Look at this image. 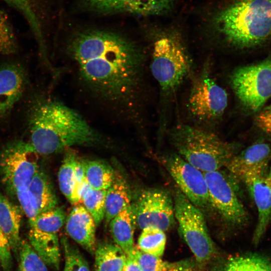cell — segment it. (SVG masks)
<instances>
[{"mask_svg":"<svg viewBox=\"0 0 271 271\" xmlns=\"http://www.w3.org/2000/svg\"><path fill=\"white\" fill-rule=\"evenodd\" d=\"M68 54L77 78L88 94L128 115L142 83L144 59L138 46L120 34L90 30L73 38Z\"/></svg>","mask_w":271,"mask_h":271,"instance_id":"obj_1","label":"cell"},{"mask_svg":"<svg viewBox=\"0 0 271 271\" xmlns=\"http://www.w3.org/2000/svg\"><path fill=\"white\" fill-rule=\"evenodd\" d=\"M28 124V142L38 155L53 154L74 146H93L103 139L80 113L52 98L36 102Z\"/></svg>","mask_w":271,"mask_h":271,"instance_id":"obj_2","label":"cell"},{"mask_svg":"<svg viewBox=\"0 0 271 271\" xmlns=\"http://www.w3.org/2000/svg\"><path fill=\"white\" fill-rule=\"evenodd\" d=\"M215 21L219 32L232 44L257 46L271 35V1L237 0L219 12Z\"/></svg>","mask_w":271,"mask_h":271,"instance_id":"obj_3","label":"cell"},{"mask_svg":"<svg viewBox=\"0 0 271 271\" xmlns=\"http://www.w3.org/2000/svg\"><path fill=\"white\" fill-rule=\"evenodd\" d=\"M169 138L177 154L203 172L226 167L236 154L235 145L212 132L189 125L174 127Z\"/></svg>","mask_w":271,"mask_h":271,"instance_id":"obj_4","label":"cell"},{"mask_svg":"<svg viewBox=\"0 0 271 271\" xmlns=\"http://www.w3.org/2000/svg\"><path fill=\"white\" fill-rule=\"evenodd\" d=\"M191 62L181 41L166 36L154 43L151 70L165 92L174 90L189 73Z\"/></svg>","mask_w":271,"mask_h":271,"instance_id":"obj_5","label":"cell"},{"mask_svg":"<svg viewBox=\"0 0 271 271\" xmlns=\"http://www.w3.org/2000/svg\"><path fill=\"white\" fill-rule=\"evenodd\" d=\"M173 200L175 219L182 236L197 261L205 263L216 250L203 213L180 190H176Z\"/></svg>","mask_w":271,"mask_h":271,"instance_id":"obj_6","label":"cell"},{"mask_svg":"<svg viewBox=\"0 0 271 271\" xmlns=\"http://www.w3.org/2000/svg\"><path fill=\"white\" fill-rule=\"evenodd\" d=\"M38 154L28 142L18 140L7 145L0 155L2 180L13 194L27 190L40 170Z\"/></svg>","mask_w":271,"mask_h":271,"instance_id":"obj_7","label":"cell"},{"mask_svg":"<svg viewBox=\"0 0 271 271\" xmlns=\"http://www.w3.org/2000/svg\"><path fill=\"white\" fill-rule=\"evenodd\" d=\"M66 219L63 208L57 206L39 213L29 223V243L47 265L56 270L59 269L61 258L58 234Z\"/></svg>","mask_w":271,"mask_h":271,"instance_id":"obj_8","label":"cell"},{"mask_svg":"<svg viewBox=\"0 0 271 271\" xmlns=\"http://www.w3.org/2000/svg\"><path fill=\"white\" fill-rule=\"evenodd\" d=\"M231 83L242 104L251 111H258L271 97V59L237 69Z\"/></svg>","mask_w":271,"mask_h":271,"instance_id":"obj_9","label":"cell"},{"mask_svg":"<svg viewBox=\"0 0 271 271\" xmlns=\"http://www.w3.org/2000/svg\"><path fill=\"white\" fill-rule=\"evenodd\" d=\"M203 174L210 205L227 223L232 225L244 223L247 219V214L237 196L233 176L231 177L230 173L229 175L221 169Z\"/></svg>","mask_w":271,"mask_h":271,"instance_id":"obj_10","label":"cell"},{"mask_svg":"<svg viewBox=\"0 0 271 271\" xmlns=\"http://www.w3.org/2000/svg\"><path fill=\"white\" fill-rule=\"evenodd\" d=\"M132 206L136 225L141 229L154 227L165 231L175 225L174 200L164 190H144Z\"/></svg>","mask_w":271,"mask_h":271,"instance_id":"obj_11","label":"cell"},{"mask_svg":"<svg viewBox=\"0 0 271 271\" xmlns=\"http://www.w3.org/2000/svg\"><path fill=\"white\" fill-rule=\"evenodd\" d=\"M227 103L226 90L204 71L193 85L188 106L195 118L200 121H209L223 115Z\"/></svg>","mask_w":271,"mask_h":271,"instance_id":"obj_12","label":"cell"},{"mask_svg":"<svg viewBox=\"0 0 271 271\" xmlns=\"http://www.w3.org/2000/svg\"><path fill=\"white\" fill-rule=\"evenodd\" d=\"M161 161L180 191L194 205L199 208L210 205L203 172L177 153L167 154L162 157Z\"/></svg>","mask_w":271,"mask_h":271,"instance_id":"obj_13","label":"cell"},{"mask_svg":"<svg viewBox=\"0 0 271 271\" xmlns=\"http://www.w3.org/2000/svg\"><path fill=\"white\" fill-rule=\"evenodd\" d=\"M246 184L258 211L253 241L257 244L271 223V166L262 174L242 180Z\"/></svg>","mask_w":271,"mask_h":271,"instance_id":"obj_14","label":"cell"},{"mask_svg":"<svg viewBox=\"0 0 271 271\" xmlns=\"http://www.w3.org/2000/svg\"><path fill=\"white\" fill-rule=\"evenodd\" d=\"M27 72L20 63L0 66V120L7 116L20 100L28 83Z\"/></svg>","mask_w":271,"mask_h":271,"instance_id":"obj_15","label":"cell"},{"mask_svg":"<svg viewBox=\"0 0 271 271\" xmlns=\"http://www.w3.org/2000/svg\"><path fill=\"white\" fill-rule=\"evenodd\" d=\"M271 147L264 142H257L235 155L226 166L228 171L236 178L259 175L268 168Z\"/></svg>","mask_w":271,"mask_h":271,"instance_id":"obj_16","label":"cell"},{"mask_svg":"<svg viewBox=\"0 0 271 271\" xmlns=\"http://www.w3.org/2000/svg\"><path fill=\"white\" fill-rule=\"evenodd\" d=\"M94 11L102 14L157 15L167 10L172 0H84Z\"/></svg>","mask_w":271,"mask_h":271,"instance_id":"obj_17","label":"cell"},{"mask_svg":"<svg viewBox=\"0 0 271 271\" xmlns=\"http://www.w3.org/2000/svg\"><path fill=\"white\" fill-rule=\"evenodd\" d=\"M96 227L91 214L80 204L75 205L65 220V230L69 236L91 253L96 246Z\"/></svg>","mask_w":271,"mask_h":271,"instance_id":"obj_18","label":"cell"},{"mask_svg":"<svg viewBox=\"0 0 271 271\" xmlns=\"http://www.w3.org/2000/svg\"><path fill=\"white\" fill-rule=\"evenodd\" d=\"M109 223L112 237L126 253L129 255L134 245V231L136 225L132 204H130L113 218Z\"/></svg>","mask_w":271,"mask_h":271,"instance_id":"obj_19","label":"cell"},{"mask_svg":"<svg viewBox=\"0 0 271 271\" xmlns=\"http://www.w3.org/2000/svg\"><path fill=\"white\" fill-rule=\"evenodd\" d=\"M21 220L19 207L0 193V228L9 240L12 250L17 254L22 241L20 237Z\"/></svg>","mask_w":271,"mask_h":271,"instance_id":"obj_20","label":"cell"},{"mask_svg":"<svg viewBox=\"0 0 271 271\" xmlns=\"http://www.w3.org/2000/svg\"><path fill=\"white\" fill-rule=\"evenodd\" d=\"M131 193L124 178L115 173L114 179L107 189L105 199L104 219L106 224L131 204Z\"/></svg>","mask_w":271,"mask_h":271,"instance_id":"obj_21","label":"cell"},{"mask_svg":"<svg viewBox=\"0 0 271 271\" xmlns=\"http://www.w3.org/2000/svg\"><path fill=\"white\" fill-rule=\"evenodd\" d=\"M18 12L29 25L38 45L45 43L41 0H0Z\"/></svg>","mask_w":271,"mask_h":271,"instance_id":"obj_22","label":"cell"},{"mask_svg":"<svg viewBox=\"0 0 271 271\" xmlns=\"http://www.w3.org/2000/svg\"><path fill=\"white\" fill-rule=\"evenodd\" d=\"M96 271H121L127 255L115 243L103 242L94 250Z\"/></svg>","mask_w":271,"mask_h":271,"instance_id":"obj_23","label":"cell"},{"mask_svg":"<svg viewBox=\"0 0 271 271\" xmlns=\"http://www.w3.org/2000/svg\"><path fill=\"white\" fill-rule=\"evenodd\" d=\"M28 191L34 199L39 213L57 207V197L47 175L39 170L32 180Z\"/></svg>","mask_w":271,"mask_h":271,"instance_id":"obj_24","label":"cell"},{"mask_svg":"<svg viewBox=\"0 0 271 271\" xmlns=\"http://www.w3.org/2000/svg\"><path fill=\"white\" fill-rule=\"evenodd\" d=\"M82 163L85 178L92 189L104 190L111 186L115 173L109 165L98 160H86Z\"/></svg>","mask_w":271,"mask_h":271,"instance_id":"obj_25","label":"cell"},{"mask_svg":"<svg viewBox=\"0 0 271 271\" xmlns=\"http://www.w3.org/2000/svg\"><path fill=\"white\" fill-rule=\"evenodd\" d=\"M76 156L72 152H67L58 174L60 189L70 203L79 204L76 195L77 183L74 172V161Z\"/></svg>","mask_w":271,"mask_h":271,"instance_id":"obj_26","label":"cell"},{"mask_svg":"<svg viewBox=\"0 0 271 271\" xmlns=\"http://www.w3.org/2000/svg\"><path fill=\"white\" fill-rule=\"evenodd\" d=\"M222 271H271V260L257 253L242 254L229 258Z\"/></svg>","mask_w":271,"mask_h":271,"instance_id":"obj_27","label":"cell"},{"mask_svg":"<svg viewBox=\"0 0 271 271\" xmlns=\"http://www.w3.org/2000/svg\"><path fill=\"white\" fill-rule=\"evenodd\" d=\"M166 236L164 231L154 227L142 229L138 241V247L144 252L161 257L164 254Z\"/></svg>","mask_w":271,"mask_h":271,"instance_id":"obj_28","label":"cell"},{"mask_svg":"<svg viewBox=\"0 0 271 271\" xmlns=\"http://www.w3.org/2000/svg\"><path fill=\"white\" fill-rule=\"evenodd\" d=\"M18 50V41L9 17L0 10V55H13Z\"/></svg>","mask_w":271,"mask_h":271,"instance_id":"obj_29","label":"cell"},{"mask_svg":"<svg viewBox=\"0 0 271 271\" xmlns=\"http://www.w3.org/2000/svg\"><path fill=\"white\" fill-rule=\"evenodd\" d=\"M106 190L91 188L86 192L82 200L81 203L93 217L96 226L104 219Z\"/></svg>","mask_w":271,"mask_h":271,"instance_id":"obj_30","label":"cell"},{"mask_svg":"<svg viewBox=\"0 0 271 271\" xmlns=\"http://www.w3.org/2000/svg\"><path fill=\"white\" fill-rule=\"evenodd\" d=\"M19 271H49L47 264L31 246L22 240L19 248Z\"/></svg>","mask_w":271,"mask_h":271,"instance_id":"obj_31","label":"cell"},{"mask_svg":"<svg viewBox=\"0 0 271 271\" xmlns=\"http://www.w3.org/2000/svg\"><path fill=\"white\" fill-rule=\"evenodd\" d=\"M64 254L63 271H90L88 263L78 249L65 236L61 239Z\"/></svg>","mask_w":271,"mask_h":271,"instance_id":"obj_32","label":"cell"},{"mask_svg":"<svg viewBox=\"0 0 271 271\" xmlns=\"http://www.w3.org/2000/svg\"><path fill=\"white\" fill-rule=\"evenodd\" d=\"M138 263L142 271H166L172 264L158 257L143 251L134 246L130 254Z\"/></svg>","mask_w":271,"mask_h":271,"instance_id":"obj_33","label":"cell"},{"mask_svg":"<svg viewBox=\"0 0 271 271\" xmlns=\"http://www.w3.org/2000/svg\"><path fill=\"white\" fill-rule=\"evenodd\" d=\"M15 194L22 209L28 218L29 223L33 221L39 214L36 203L28 190L17 191Z\"/></svg>","mask_w":271,"mask_h":271,"instance_id":"obj_34","label":"cell"},{"mask_svg":"<svg viewBox=\"0 0 271 271\" xmlns=\"http://www.w3.org/2000/svg\"><path fill=\"white\" fill-rule=\"evenodd\" d=\"M12 248L7 237L0 228V264L3 271H11L13 265Z\"/></svg>","mask_w":271,"mask_h":271,"instance_id":"obj_35","label":"cell"},{"mask_svg":"<svg viewBox=\"0 0 271 271\" xmlns=\"http://www.w3.org/2000/svg\"><path fill=\"white\" fill-rule=\"evenodd\" d=\"M255 121L260 129L271 133V105L265 107L258 113Z\"/></svg>","mask_w":271,"mask_h":271,"instance_id":"obj_36","label":"cell"},{"mask_svg":"<svg viewBox=\"0 0 271 271\" xmlns=\"http://www.w3.org/2000/svg\"><path fill=\"white\" fill-rule=\"evenodd\" d=\"M121 271H142L138 263L131 256H127Z\"/></svg>","mask_w":271,"mask_h":271,"instance_id":"obj_37","label":"cell"},{"mask_svg":"<svg viewBox=\"0 0 271 271\" xmlns=\"http://www.w3.org/2000/svg\"><path fill=\"white\" fill-rule=\"evenodd\" d=\"M166 271H193V268L189 262L181 261L173 263Z\"/></svg>","mask_w":271,"mask_h":271,"instance_id":"obj_38","label":"cell"},{"mask_svg":"<svg viewBox=\"0 0 271 271\" xmlns=\"http://www.w3.org/2000/svg\"><path fill=\"white\" fill-rule=\"evenodd\" d=\"M271 1V0H270Z\"/></svg>","mask_w":271,"mask_h":271,"instance_id":"obj_39","label":"cell"}]
</instances>
